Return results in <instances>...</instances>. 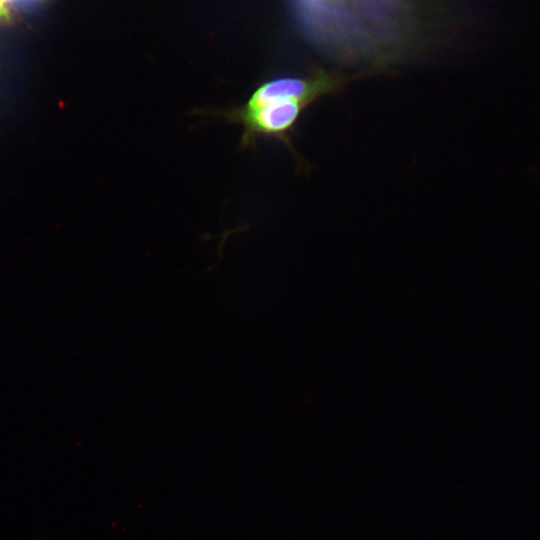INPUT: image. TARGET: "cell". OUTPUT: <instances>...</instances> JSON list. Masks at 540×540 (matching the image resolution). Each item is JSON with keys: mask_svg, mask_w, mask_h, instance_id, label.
<instances>
[{"mask_svg": "<svg viewBox=\"0 0 540 540\" xmlns=\"http://www.w3.org/2000/svg\"><path fill=\"white\" fill-rule=\"evenodd\" d=\"M347 79L319 69L309 76H282L260 83L245 102L212 114L242 127L241 149L261 139L285 145L299 159L293 146L296 127L304 112L321 97L339 91Z\"/></svg>", "mask_w": 540, "mask_h": 540, "instance_id": "6da1fadb", "label": "cell"}]
</instances>
